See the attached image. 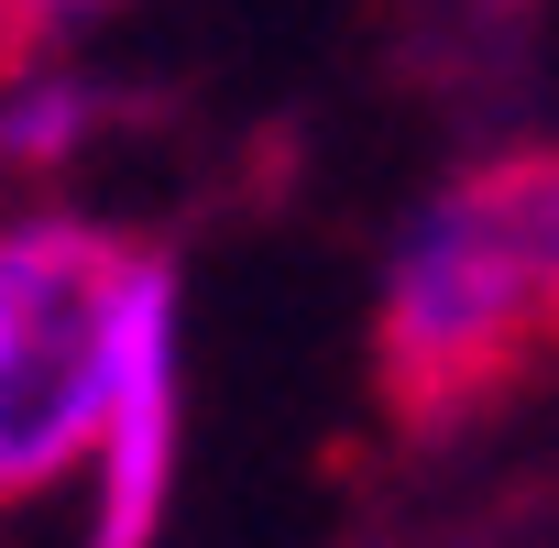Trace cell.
Listing matches in <instances>:
<instances>
[{"label": "cell", "instance_id": "6da1fadb", "mask_svg": "<svg viewBox=\"0 0 559 548\" xmlns=\"http://www.w3.org/2000/svg\"><path fill=\"white\" fill-rule=\"evenodd\" d=\"M559 362V143L472 154L395 241L373 297V395L406 439L493 417Z\"/></svg>", "mask_w": 559, "mask_h": 548}, {"label": "cell", "instance_id": "7a4b0ae2", "mask_svg": "<svg viewBox=\"0 0 559 548\" xmlns=\"http://www.w3.org/2000/svg\"><path fill=\"white\" fill-rule=\"evenodd\" d=\"M165 297V263L78 209L0 230V504L56 493L121 395L132 330Z\"/></svg>", "mask_w": 559, "mask_h": 548}, {"label": "cell", "instance_id": "3957f363", "mask_svg": "<svg viewBox=\"0 0 559 548\" xmlns=\"http://www.w3.org/2000/svg\"><path fill=\"white\" fill-rule=\"evenodd\" d=\"M165 472H176V274H165V297L132 330V362H121V395H110V428H99V515H88V548H154Z\"/></svg>", "mask_w": 559, "mask_h": 548}]
</instances>
